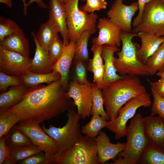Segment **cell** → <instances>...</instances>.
Returning <instances> with one entry per match:
<instances>
[{
    "instance_id": "obj_1",
    "label": "cell",
    "mask_w": 164,
    "mask_h": 164,
    "mask_svg": "<svg viewBox=\"0 0 164 164\" xmlns=\"http://www.w3.org/2000/svg\"><path fill=\"white\" fill-rule=\"evenodd\" d=\"M67 91L61 80L46 86L39 84L29 88L19 102L9 109L19 114L21 121L40 124L67 111L73 104Z\"/></svg>"
},
{
    "instance_id": "obj_2",
    "label": "cell",
    "mask_w": 164,
    "mask_h": 164,
    "mask_svg": "<svg viewBox=\"0 0 164 164\" xmlns=\"http://www.w3.org/2000/svg\"><path fill=\"white\" fill-rule=\"evenodd\" d=\"M103 104L110 121L118 114L120 108L132 98L147 92L136 76L125 75L120 79L101 86Z\"/></svg>"
},
{
    "instance_id": "obj_3",
    "label": "cell",
    "mask_w": 164,
    "mask_h": 164,
    "mask_svg": "<svg viewBox=\"0 0 164 164\" xmlns=\"http://www.w3.org/2000/svg\"><path fill=\"white\" fill-rule=\"evenodd\" d=\"M142 118L141 114L138 113L132 118L127 126L125 148L114 162L109 164H138L149 143L144 132Z\"/></svg>"
},
{
    "instance_id": "obj_4",
    "label": "cell",
    "mask_w": 164,
    "mask_h": 164,
    "mask_svg": "<svg viewBox=\"0 0 164 164\" xmlns=\"http://www.w3.org/2000/svg\"><path fill=\"white\" fill-rule=\"evenodd\" d=\"M76 106L73 103L67 109L68 120L65 125L62 127L51 125L47 128L44 124L42 125L43 129L54 140L58 147V153L53 158L70 149L82 136L79 123L81 118Z\"/></svg>"
},
{
    "instance_id": "obj_5",
    "label": "cell",
    "mask_w": 164,
    "mask_h": 164,
    "mask_svg": "<svg viewBox=\"0 0 164 164\" xmlns=\"http://www.w3.org/2000/svg\"><path fill=\"white\" fill-rule=\"evenodd\" d=\"M137 33L121 32L122 47L117 52L118 58L114 57V63L117 72L121 76L129 75L138 76L149 75L145 65L142 63L137 56L136 43L133 42L132 38Z\"/></svg>"
},
{
    "instance_id": "obj_6",
    "label": "cell",
    "mask_w": 164,
    "mask_h": 164,
    "mask_svg": "<svg viewBox=\"0 0 164 164\" xmlns=\"http://www.w3.org/2000/svg\"><path fill=\"white\" fill-rule=\"evenodd\" d=\"M79 0H69L64 4L67 17L69 41L76 42L82 33L89 30L92 34L96 32L98 16L95 13H88L80 9Z\"/></svg>"
},
{
    "instance_id": "obj_7",
    "label": "cell",
    "mask_w": 164,
    "mask_h": 164,
    "mask_svg": "<svg viewBox=\"0 0 164 164\" xmlns=\"http://www.w3.org/2000/svg\"><path fill=\"white\" fill-rule=\"evenodd\" d=\"M53 160L55 164H100L95 138L85 135L70 149Z\"/></svg>"
},
{
    "instance_id": "obj_8",
    "label": "cell",
    "mask_w": 164,
    "mask_h": 164,
    "mask_svg": "<svg viewBox=\"0 0 164 164\" xmlns=\"http://www.w3.org/2000/svg\"><path fill=\"white\" fill-rule=\"evenodd\" d=\"M152 104L150 95L147 92L132 98L120 108L116 118L108 121L106 128L114 133L116 139L125 137L127 123L134 116L137 109L141 107H149Z\"/></svg>"
},
{
    "instance_id": "obj_9",
    "label": "cell",
    "mask_w": 164,
    "mask_h": 164,
    "mask_svg": "<svg viewBox=\"0 0 164 164\" xmlns=\"http://www.w3.org/2000/svg\"><path fill=\"white\" fill-rule=\"evenodd\" d=\"M150 33L164 37V1L152 0L144 7L140 23L133 27L132 32Z\"/></svg>"
},
{
    "instance_id": "obj_10",
    "label": "cell",
    "mask_w": 164,
    "mask_h": 164,
    "mask_svg": "<svg viewBox=\"0 0 164 164\" xmlns=\"http://www.w3.org/2000/svg\"><path fill=\"white\" fill-rule=\"evenodd\" d=\"M39 124L31 121H20L17 127L28 137L32 144L39 147L46 156L53 159L59 151L54 140L46 133Z\"/></svg>"
},
{
    "instance_id": "obj_11",
    "label": "cell",
    "mask_w": 164,
    "mask_h": 164,
    "mask_svg": "<svg viewBox=\"0 0 164 164\" xmlns=\"http://www.w3.org/2000/svg\"><path fill=\"white\" fill-rule=\"evenodd\" d=\"M32 59L0 46V71L5 74L21 77L30 71Z\"/></svg>"
},
{
    "instance_id": "obj_12",
    "label": "cell",
    "mask_w": 164,
    "mask_h": 164,
    "mask_svg": "<svg viewBox=\"0 0 164 164\" xmlns=\"http://www.w3.org/2000/svg\"><path fill=\"white\" fill-rule=\"evenodd\" d=\"M91 83L80 84L73 80L69 82L67 91L73 99L81 118L85 120L91 115L92 106Z\"/></svg>"
},
{
    "instance_id": "obj_13",
    "label": "cell",
    "mask_w": 164,
    "mask_h": 164,
    "mask_svg": "<svg viewBox=\"0 0 164 164\" xmlns=\"http://www.w3.org/2000/svg\"><path fill=\"white\" fill-rule=\"evenodd\" d=\"M123 0H115L107 13V18L117 25L122 32H132V19L139 9L137 2L130 5L123 3Z\"/></svg>"
},
{
    "instance_id": "obj_14",
    "label": "cell",
    "mask_w": 164,
    "mask_h": 164,
    "mask_svg": "<svg viewBox=\"0 0 164 164\" xmlns=\"http://www.w3.org/2000/svg\"><path fill=\"white\" fill-rule=\"evenodd\" d=\"M96 28L98 30L97 37L93 38L92 43L97 46L108 45L118 47L121 41V31L109 19L104 17L100 18Z\"/></svg>"
},
{
    "instance_id": "obj_15",
    "label": "cell",
    "mask_w": 164,
    "mask_h": 164,
    "mask_svg": "<svg viewBox=\"0 0 164 164\" xmlns=\"http://www.w3.org/2000/svg\"><path fill=\"white\" fill-rule=\"evenodd\" d=\"M97 155L100 164L114 159L125 147V143L113 144L107 134L101 130L95 138Z\"/></svg>"
},
{
    "instance_id": "obj_16",
    "label": "cell",
    "mask_w": 164,
    "mask_h": 164,
    "mask_svg": "<svg viewBox=\"0 0 164 164\" xmlns=\"http://www.w3.org/2000/svg\"><path fill=\"white\" fill-rule=\"evenodd\" d=\"M49 9L48 21L55 30L60 33L63 43L68 44L70 41L64 4L58 0H50Z\"/></svg>"
},
{
    "instance_id": "obj_17",
    "label": "cell",
    "mask_w": 164,
    "mask_h": 164,
    "mask_svg": "<svg viewBox=\"0 0 164 164\" xmlns=\"http://www.w3.org/2000/svg\"><path fill=\"white\" fill-rule=\"evenodd\" d=\"M76 42L70 41L68 44L63 43L62 54L55 63L54 71L59 73L61 76V82L64 88L67 91L69 83V72L75 51Z\"/></svg>"
},
{
    "instance_id": "obj_18",
    "label": "cell",
    "mask_w": 164,
    "mask_h": 164,
    "mask_svg": "<svg viewBox=\"0 0 164 164\" xmlns=\"http://www.w3.org/2000/svg\"><path fill=\"white\" fill-rule=\"evenodd\" d=\"M144 132L149 143L161 147L164 140V119L150 115L142 118Z\"/></svg>"
},
{
    "instance_id": "obj_19",
    "label": "cell",
    "mask_w": 164,
    "mask_h": 164,
    "mask_svg": "<svg viewBox=\"0 0 164 164\" xmlns=\"http://www.w3.org/2000/svg\"><path fill=\"white\" fill-rule=\"evenodd\" d=\"M137 36L141 39V47L137 50V56L138 60L145 65L149 58L153 55L163 42L164 38L150 33L139 32Z\"/></svg>"
},
{
    "instance_id": "obj_20",
    "label": "cell",
    "mask_w": 164,
    "mask_h": 164,
    "mask_svg": "<svg viewBox=\"0 0 164 164\" xmlns=\"http://www.w3.org/2000/svg\"><path fill=\"white\" fill-rule=\"evenodd\" d=\"M33 36L36 49L34 57L32 59L30 71L37 73L45 74L53 71L54 63L50 60L48 51L39 44L33 32H31Z\"/></svg>"
},
{
    "instance_id": "obj_21",
    "label": "cell",
    "mask_w": 164,
    "mask_h": 164,
    "mask_svg": "<svg viewBox=\"0 0 164 164\" xmlns=\"http://www.w3.org/2000/svg\"><path fill=\"white\" fill-rule=\"evenodd\" d=\"M0 46L8 50L16 52L27 58L29 57V41L21 28L12 35L5 38L0 42Z\"/></svg>"
},
{
    "instance_id": "obj_22",
    "label": "cell",
    "mask_w": 164,
    "mask_h": 164,
    "mask_svg": "<svg viewBox=\"0 0 164 164\" xmlns=\"http://www.w3.org/2000/svg\"><path fill=\"white\" fill-rule=\"evenodd\" d=\"M119 50L117 46L106 44L102 45L101 56L104 62L105 72L103 82L101 87L122 77V76L117 73L114 63V54Z\"/></svg>"
},
{
    "instance_id": "obj_23",
    "label": "cell",
    "mask_w": 164,
    "mask_h": 164,
    "mask_svg": "<svg viewBox=\"0 0 164 164\" xmlns=\"http://www.w3.org/2000/svg\"><path fill=\"white\" fill-rule=\"evenodd\" d=\"M29 89L22 84L11 86L0 95V109L9 108L19 102Z\"/></svg>"
},
{
    "instance_id": "obj_24",
    "label": "cell",
    "mask_w": 164,
    "mask_h": 164,
    "mask_svg": "<svg viewBox=\"0 0 164 164\" xmlns=\"http://www.w3.org/2000/svg\"><path fill=\"white\" fill-rule=\"evenodd\" d=\"M22 84L29 88L40 84L46 83L48 84L61 79L60 73L53 71L51 73H37L29 72L21 77Z\"/></svg>"
},
{
    "instance_id": "obj_25",
    "label": "cell",
    "mask_w": 164,
    "mask_h": 164,
    "mask_svg": "<svg viewBox=\"0 0 164 164\" xmlns=\"http://www.w3.org/2000/svg\"><path fill=\"white\" fill-rule=\"evenodd\" d=\"M5 144L11 151L21 147L32 144L28 137L15 125L5 135Z\"/></svg>"
},
{
    "instance_id": "obj_26",
    "label": "cell",
    "mask_w": 164,
    "mask_h": 164,
    "mask_svg": "<svg viewBox=\"0 0 164 164\" xmlns=\"http://www.w3.org/2000/svg\"><path fill=\"white\" fill-rule=\"evenodd\" d=\"M43 151L39 147L33 144L23 146L10 151L9 158L5 161L3 164H18L20 161L30 156Z\"/></svg>"
},
{
    "instance_id": "obj_27",
    "label": "cell",
    "mask_w": 164,
    "mask_h": 164,
    "mask_svg": "<svg viewBox=\"0 0 164 164\" xmlns=\"http://www.w3.org/2000/svg\"><path fill=\"white\" fill-rule=\"evenodd\" d=\"M138 164H164V149L149 143Z\"/></svg>"
},
{
    "instance_id": "obj_28",
    "label": "cell",
    "mask_w": 164,
    "mask_h": 164,
    "mask_svg": "<svg viewBox=\"0 0 164 164\" xmlns=\"http://www.w3.org/2000/svg\"><path fill=\"white\" fill-rule=\"evenodd\" d=\"M58 33L47 20L45 23L41 25L35 36L39 45L48 51L51 42L58 35Z\"/></svg>"
},
{
    "instance_id": "obj_29",
    "label": "cell",
    "mask_w": 164,
    "mask_h": 164,
    "mask_svg": "<svg viewBox=\"0 0 164 164\" xmlns=\"http://www.w3.org/2000/svg\"><path fill=\"white\" fill-rule=\"evenodd\" d=\"M21 121L19 116L9 109H0V137L6 135L11 128Z\"/></svg>"
},
{
    "instance_id": "obj_30",
    "label": "cell",
    "mask_w": 164,
    "mask_h": 164,
    "mask_svg": "<svg viewBox=\"0 0 164 164\" xmlns=\"http://www.w3.org/2000/svg\"><path fill=\"white\" fill-rule=\"evenodd\" d=\"M90 121L81 127V132L85 135L95 138L103 128L107 127L108 121L100 115L93 114Z\"/></svg>"
},
{
    "instance_id": "obj_31",
    "label": "cell",
    "mask_w": 164,
    "mask_h": 164,
    "mask_svg": "<svg viewBox=\"0 0 164 164\" xmlns=\"http://www.w3.org/2000/svg\"><path fill=\"white\" fill-rule=\"evenodd\" d=\"M91 34L89 30L84 31L76 42L75 53L73 60L74 63L79 60L84 62L89 60L87 45Z\"/></svg>"
},
{
    "instance_id": "obj_32",
    "label": "cell",
    "mask_w": 164,
    "mask_h": 164,
    "mask_svg": "<svg viewBox=\"0 0 164 164\" xmlns=\"http://www.w3.org/2000/svg\"><path fill=\"white\" fill-rule=\"evenodd\" d=\"M92 106L90 114L99 115L110 120L104 108L103 99L101 90L95 83H91Z\"/></svg>"
},
{
    "instance_id": "obj_33",
    "label": "cell",
    "mask_w": 164,
    "mask_h": 164,
    "mask_svg": "<svg viewBox=\"0 0 164 164\" xmlns=\"http://www.w3.org/2000/svg\"><path fill=\"white\" fill-rule=\"evenodd\" d=\"M164 65V44L162 43L157 50L149 58L145 64L149 75L153 76L161 70Z\"/></svg>"
},
{
    "instance_id": "obj_34",
    "label": "cell",
    "mask_w": 164,
    "mask_h": 164,
    "mask_svg": "<svg viewBox=\"0 0 164 164\" xmlns=\"http://www.w3.org/2000/svg\"><path fill=\"white\" fill-rule=\"evenodd\" d=\"M21 28L12 20L1 16L0 17V42L4 39L18 31Z\"/></svg>"
},
{
    "instance_id": "obj_35",
    "label": "cell",
    "mask_w": 164,
    "mask_h": 164,
    "mask_svg": "<svg viewBox=\"0 0 164 164\" xmlns=\"http://www.w3.org/2000/svg\"><path fill=\"white\" fill-rule=\"evenodd\" d=\"M102 45L97 46L93 44L91 50L93 53L92 59L88 60V70L92 72L95 69L99 68L104 64L101 56Z\"/></svg>"
},
{
    "instance_id": "obj_36",
    "label": "cell",
    "mask_w": 164,
    "mask_h": 164,
    "mask_svg": "<svg viewBox=\"0 0 164 164\" xmlns=\"http://www.w3.org/2000/svg\"><path fill=\"white\" fill-rule=\"evenodd\" d=\"M63 48V43L58 35L51 42L48 51L50 59L54 64L60 57Z\"/></svg>"
},
{
    "instance_id": "obj_37",
    "label": "cell",
    "mask_w": 164,
    "mask_h": 164,
    "mask_svg": "<svg viewBox=\"0 0 164 164\" xmlns=\"http://www.w3.org/2000/svg\"><path fill=\"white\" fill-rule=\"evenodd\" d=\"M21 77L12 76L0 72V91L5 92L10 86L22 85Z\"/></svg>"
},
{
    "instance_id": "obj_38",
    "label": "cell",
    "mask_w": 164,
    "mask_h": 164,
    "mask_svg": "<svg viewBox=\"0 0 164 164\" xmlns=\"http://www.w3.org/2000/svg\"><path fill=\"white\" fill-rule=\"evenodd\" d=\"M151 91L153 100L151 115L158 114L164 119V97L158 95L153 90L151 89Z\"/></svg>"
},
{
    "instance_id": "obj_39",
    "label": "cell",
    "mask_w": 164,
    "mask_h": 164,
    "mask_svg": "<svg viewBox=\"0 0 164 164\" xmlns=\"http://www.w3.org/2000/svg\"><path fill=\"white\" fill-rule=\"evenodd\" d=\"M20 164H53V159L48 157L43 151L32 155L20 161Z\"/></svg>"
},
{
    "instance_id": "obj_40",
    "label": "cell",
    "mask_w": 164,
    "mask_h": 164,
    "mask_svg": "<svg viewBox=\"0 0 164 164\" xmlns=\"http://www.w3.org/2000/svg\"><path fill=\"white\" fill-rule=\"evenodd\" d=\"M107 4L105 0H87L86 4L80 9L88 13H93L95 11L106 9Z\"/></svg>"
},
{
    "instance_id": "obj_41",
    "label": "cell",
    "mask_w": 164,
    "mask_h": 164,
    "mask_svg": "<svg viewBox=\"0 0 164 164\" xmlns=\"http://www.w3.org/2000/svg\"><path fill=\"white\" fill-rule=\"evenodd\" d=\"M83 61H78L75 64V75L74 80L80 84H87L90 82L87 80V70Z\"/></svg>"
},
{
    "instance_id": "obj_42",
    "label": "cell",
    "mask_w": 164,
    "mask_h": 164,
    "mask_svg": "<svg viewBox=\"0 0 164 164\" xmlns=\"http://www.w3.org/2000/svg\"><path fill=\"white\" fill-rule=\"evenodd\" d=\"M5 135L0 137V164L8 159L9 157L10 151L5 144Z\"/></svg>"
},
{
    "instance_id": "obj_43",
    "label": "cell",
    "mask_w": 164,
    "mask_h": 164,
    "mask_svg": "<svg viewBox=\"0 0 164 164\" xmlns=\"http://www.w3.org/2000/svg\"><path fill=\"white\" fill-rule=\"evenodd\" d=\"M104 72V64L99 68L95 69L92 72L93 74V82L97 85L99 88L102 84Z\"/></svg>"
},
{
    "instance_id": "obj_44",
    "label": "cell",
    "mask_w": 164,
    "mask_h": 164,
    "mask_svg": "<svg viewBox=\"0 0 164 164\" xmlns=\"http://www.w3.org/2000/svg\"><path fill=\"white\" fill-rule=\"evenodd\" d=\"M152 0H138L137 2L138 7V15L133 20L132 25L133 27H135L141 22L142 20V15L145 5L151 2Z\"/></svg>"
},
{
    "instance_id": "obj_45",
    "label": "cell",
    "mask_w": 164,
    "mask_h": 164,
    "mask_svg": "<svg viewBox=\"0 0 164 164\" xmlns=\"http://www.w3.org/2000/svg\"><path fill=\"white\" fill-rule=\"evenodd\" d=\"M150 84L151 89L159 95L164 97V78L160 77L157 81L151 82Z\"/></svg>"
},
{
    "instance_id": "obj_46",
    "label": "cell",
    "mask_w": 164,
    "mask_h": 164,
    "mask_svg": "<svg viewBox=\"0 0 164 164\" xmlns=\"http://www.w3.org/2000/svg\"><path fill=\"white\" fill-rule=\"evenodd\" d=\"M34 2H36L38 6L41 8L47 9V6L43 2V0H29L28 2L26 3L27 7Z\"/></svg>"
},
{
    "instance_id": "obj_47",
    "label": "cell",
    "mask_w": 164,
    "mask_h": 164,
    "mask_svg": "<svg viewBox=\"0 0 164 164\" xmlns=\"http://www.w3.org/2000/svg\"><path fill=\"white\" fill-rule=\"evenodd\" d=\"M0 2L6 5L9 9L11 8L12 6V0H0Z\"/></svg>"
},
{
    "instance_id": "obj_48",
    "label": "cell",
    "mask_w": 164,
    "mask_h": 164,
    "mask_svg": "<svg viewBox=\"0 0 164 164\" xmlns=\"http://www.w3.org/2000/svg\"><path fill=\"white\" fill-rule=\"evenodd\" d=\"M23 5V13L26 16L27 14V7L26 6V0H22Z\"/></svg>"
},
{
    "instance_id": "obj_49",
    "label": "cell",
    "mask_w": 164,
    "mask_h": 164,
    "mask_svg": "<svg viewBox=\"0 0 164 164\" xmlns=\"http://www.w3.org/2000/svg\"><path fill=\"white\" fill-rule=\"evenodd\" d=\"M156 74L160 77L164 78V70H160L156 73Z\"/></svg>"
},
{
    "instance_id": "obj_50",
    "label": "cell",
    "mask_w": 164,
    "mask_h": 164,
    "mask_svg": "<svg viewBox=\"0 0 164 164\" xmlns=\"http://www.w3.org/2000/svg\"><path fill=\"white\" fill-rule=\"evenodd\" d=\"M58 0L63 4H65L69 0Z\"/></svg>"
},
{
    "instance_id": "obj_51",
    "label": "cell",
    "mask_w": 164,
    "mask_h": 164,
    "mask_svg": "<svg viewBox=\"0 0 164 164\" xmlns=\"http://www.w3.org/2000/svg\"><path fill=\"white\" fill-rule=\"evenodd\" d=\"M161 147L164 149V140L162 142Z\"/></svg>"
},
{
    "instance_id": "obj_52",
    "label": "cell",
    "mask_w": 164,
    "mask_h": 164,
    "mask_svg": "<svg viewBox=\"0 0 164 164\" xmlns=\"http://www.w3.org/2000/svg\"><path fill=\"white\" fill-rule=\"evenodd\" d=\"M161 70H164V66H163V67H162V69Z\"/></svg>"
},
{
    "instance_id": "obj_53",
    "label": "cell",
    "mask_w": 164,
    "mask_h": 164,
    "mask_svg": "<svg viewBox=\"0 0 164 164\" xmlns=\"http://www.w3.org/2000/svg\"><path fill=\"white\" fill-rule=\"evenodd\" d=\"M81 0L83 2H85V1H86L87 0Z\"/></svg>"
},
{
    "instance_id": "obj_54",
    "label": "cell",
    "mask_w": 164,
    "mask_h": 164,
    "mask_svg": "<svg viewBox=\"0 0 164 164\" xmlns=\"http://www.w3.org/2000/svg\"><path fill=\"white\" fill-rule=\"evenodd\" d=\"M163 38H164V37H163ZM163 43L164 44V41H163Z\"/></svg>"
},
{
    "instance_id": "obj_55",
    "label": "cell",
    "mask_w": 164,
    "mask_h": 164,
    "mask_svg": "<svg viewBox=\"0 0 164 164\" xmlns=\"http://www.w3.org/2000/svg\"><path fill=\"white\" fill-rule=\"evenodd\" d=\"M164 1V0H163Z\"/></svg>"
}]
</instances>
